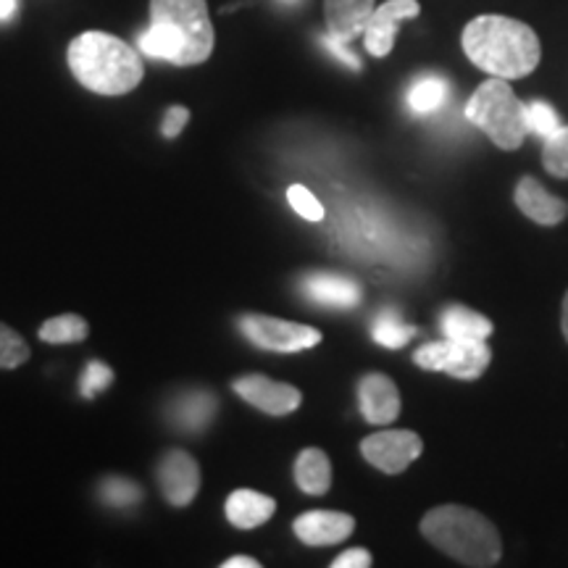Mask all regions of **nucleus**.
<instances>
[{"label":"nucleus","mask_w":568,"mask_h":568,"mask_svg":"<svg viewBox=\"0 0 568 568\" xmlns=\"http://www.w3.org/2000/svg\"><path fill=\"white\" fill-rule=\"evenodd\" d=\"M151 59L195 67L213 53V24L205 0H151V27L140 34Z\"/></svg>","instance_id":"1"},{"label":"nucleus","mask_w":568,"mask_h":568,"mask_svg":"<svg viewBox=\"0 0 568 568\" xmlns=\"http://www.w3.org/2000/svg\"><path fill=\"white\" fill-rule=\"evenodd\" d=\"M460 42L474 67L500 80L529 77L542 59L537 32L524 21L500 13H485L468 21Z\"/></svg>","instance_id":"2"},{"label":"nucleus","mask_w":568,"mask_h":568,"mask_svg":"<svg viewBox=\"0 0 568 568\" xmlns=\"http://www.w3.org/2000/svg\"><path fill=\"white\" fill-rule=\"evenodd\" d=\"M69 69L98 95H126L145 77L140 53L109 32H82L69 45Z\"/></svg>","instance_id":"3"},{"label":"nucleus","mask_w":568,"mask_h":568,"mask_svg":"<svg viewBox=\"0 0 568 568\" xmlns=\"http://www.w3.org/2000/svg\"><path fill=\"white\" fill-rule=\"evenodd\" d=\"M422 535L445 556L471 568L500 564L503 539L487 516L466 506H439L422 518Z\"/></svg>","instance_id":"4"},{"label":"nucleus","mask_w":568,"mask_h":568,"mask_svg":"<svg viewBox=\"0 0 568 568\" xmlns=\"http://www.w3.org/2000/svg\"><path fill=\"white\" fill-rule=\"evenodd\" d=\"M466 119L479 126L503 151H516L527 138V105L516 98L508 80L493 77L481 82L466 103Z\"/></svg>","instance_id":"5"},{"label":"nucleus","mask_w":568,"mask_h":568,"mask_svg":"<svg viewBox=\"0 0 568 568\" xmlns=\"http://www.w3.org/2000/svg\"><path fill=\"white\" fill-rule=\"evenodd\" d=\"M416 366L424 372H445L456 379H479L487 372L493 351L485 339H443L429 343L414 353Z\"/></svg>","instance_id":"6"},{"label":"nucleus","mask_w":568,"mask_h":568,"mask_svg":"<svg viewBox=\"0 0 568 568\" xmlns=\"http://www.w3.org/2000/svg\"><path fill=\"white\" fill-rule=\"evenodd\" d=\"M240 326H243V335L261 351L301 353L322 343V332L314 329V326L284 322V318L274 316L251 314L240 322Z\"/></svg>","instance_id":"7"},{"label":"nucleus","mask_w":568,"mask_h":568,"mask_svg":"<svg viewBox=\"0 0 568 568\" xmlns=\"http://www.w3.org/2000/svg\"><path fill=\"white\" fill-rule=\"evenodd\" d=\"M424 443L410 429H387L368 435L361 443V453L374 468L385 474H403L414 460L422 456Z\"/></svg>","instance_id":"8"},{"label":"nucleus","mask_w":568,"mask_h":568,"mask_svg":"<svg viewBox=\"0 0 568 568\" xmlns=\"http://www.w3.org/2000/svg\"><path fill=\"white\" fill-rule=\"evenodd\" d=\"M418 13H422L418 0H387V3L376 6L364 30L366 51L376 59H385V55L393 53L400 21L416 19Z\"/></svg>","instance_id":"9"},{"label":"nucleus","mask_w":568,"mask_h":568,"mask_svg":"<svg viewBox=\"0 0 568 568\" xmlns=\"http://www.w3.org/2000/svg\"><path fill=\"white\" fill-rule=\"evenodd\" d=\"M234 393L243 397L245 403H251L258 410H264L268 416H287L301 406L303 395L301 389L293 385H284V382H274L268 376L251 374L243 379L234 382Z\"/></svg>","instance_id":"10"},{"label":"nucleus","mask_w":568,"mask_h":568,"mask_svg":"<svg viewBox=\"0 0 568 568\" xmlns=\"http://www.w3.org/2000/svg\"><path fill=\"white\" fill-rule=\"evenodd\" d=\"M159 485L172 506H190L201 489V468L184 450H172L159 466Z\"/></svg>","instance_id":"11"},{"label":"nucleus","mask_w":568,"mask_h":568,"mask_svg":"<svg viewBox=\"0 0 568 568\" xmlns=\"http://www.w3.org/2000/svg\"><path fill=\"white\" fill-rule=\"evenodd\" d=\"M355 518L339 510H308L295 518L293 531L305 545L324 548V545H337L353 535Z\"/></svg>","instance_id":"12"},{"label":"nucleus","mask_w":568,"mask_h":568,"mask_svg":"<svg viewBox=\"0 0 568 568\" xmlns=\"http://www.w3.org/2000/svg\"><path fill=\"white\" fill-rule=\"evenodd\" d=\"M361 414L368 424L387 426L400 416V393L385 374H366L358 385Z\"/></svg>","instance_id":"13"},{"label":"nucleus","mask_w":568,"mask_h":568,"mask_svg":"<svg viewBox=\"0 0 568 568\" xmlns=\"http://www.w3.org/2000/svg\"><path fill=\"white\" fill-rule=\"evenodd\" d=\"M516 205L524 216H529L535 224L556 226L568 216L566 201L545 190L535 176H521L516 184Z\"/></svg>","instance_id":"14"},{"label":"nucleus","mask_w":568,"mask_h":568,"mask_svg":"<svg viewBox=\"0 0 568 568\" xmlns=\"http://www.w3.org/2000/svg\"><path fill=\"white\" fill-rule=\"evenodd\" d=\"M374 9V0H324L326 32L343 42H353L364 34Z\"/></svg>","instance_id":"15"},{"label":"nucleus","mask_w":568,"mask_h":568,"mask_svg":"<svg viewBox=\"0 0 568 568\" xmlns=\"http://www.w3.org/2000/svg\"><path fill=\"white\" fill-rule=\"evenodd\" d=\"M276 503L274 497L264 493H255V489H234L226 497V518L237 529H255L261 524H266L274 516Z\"/></svg>","instance_id":"16"},{"label":"nucleus","mask_w":568,"mask_h":568,"mask_svg":"<svg viewBox=\"0 0 568 568\" xmlns=\"http://www.w3.org/2000/svg\"><path fill=\"white\" fill-rule=\"evenodd\" d=\"M305 295L329 308H353L361 301V287L339 274H311L303 284Z\"/></svg>","instance_id":"17"},{"label":"nucleus","mask_w":568,"mask_h":568,"mask_svg":"<svg viewBox=\"0 0 568 568\" xmlns=\"http://www.w3.org/2000/svg\"><path fill=\"white\" fill-rule=\"evenodd\" d=\"M439 326L447 339H487L493 335V322L466 305H447L439 314Z\"/></svg>","instance_id":"18"},{"label":"nucleus","mask_w":568,"mask_h":568,"mask_svg":"<svg viewBox=\"0 0 568 568\" xmlns=\"http://www.w3.org/2000/svg\"><path fill=\"white\" fill-rule=\"evenodd\" d=\"M295 481L305 495H326L332 487V464L324 450L305 447L295 460Z\"/></svg>","instance_id":"19"},{"label":"nucleus","mask_w":568,"mask_h":568,"mask_svg":"<svg viewBox=\"0 0 568 568\" xmlns=\"http://www.w3.org/2000/svg\"><path fill=\"white\" fill-rule=\"evenodd\" d=\"M447 80L439 74H424L410 84L408 90V105L410 111L418 113V116H426V113H435L445 105L447 101Z\"/></svg>","instance_id":"20"},{"label":"nucleus","mask_w":568,"mask_h":568,"mask_svg":"<svg viewBox=\"0 0 568 568\" xmlns=\"http://www.w3.org/2000/svg\"><path fill=\"white\" fill-rule=\"evenodd\" d=\"M213 414H216V397L205 393V389L203 393L182 395L174 406V422L190 432L203 429L213 418Z\"/></svg>","instance_id":"21"},{"label":"nucleus","mask_w":568,"mask_h":568,"mask_svg":"<svg viewBox=\"0 0 568 568\" xmlns=\"http://www.w3.org/2000/svg\"><path fill=\"white\" fill-rule=\"evenodd\" d=\"M414 335H416V326L400 322V316H397L395 311L387 308L374 318V326H372L374 343H379L382 347H389V351L403 347L408 339H414Z\"/></svg>","instance_id":"22"},{"label":"nucleus","mask_w":568,"mask_h":568,"mask_svg":"<svg viewBox=\"0 0 568 568\" xmlns=\"http://www.w3.org/2000/svg\"><path fill=\"white\" fill-rule=\"evenodd\" d=\"M90 326L82 316L74 314H63L55 318H48L45 324L40 326V339L53 345H67V343H82L88 337Z\"/></svg>","instance_id":"23"},{"label":"nucleus","mask_w":568,"mask_h":568,"mask_svg":"<svg viewBox=\"0 0 568 568\" xmlns=\"http://www.w3.org/2000/svg\"><path fill=\"white\" fill-rule=\"evenodd\" d=\"M542 163L552 176L568 180V126H560L550 138H545Z\"/></svg>","instance_id":"24"},{"label":"nucleus","mask_w":568,"mask_h":568,"mask_svg":"<svg viewBox=\"0 0 568 568\" xmlns=\"http://www.w3.org/2000/svg\"><path fill=\"white\" fill-rule=\"evenodd\" d=\"M30 358V345L11 326L0 324V368H17Z\"/></svg>","instance_id":"25"},{"label":"nucleus","mask_w":568,"mask_h":568,"mask_svg":"<svg viewBox=\"0 0 568 568\" xmlns=\"http://www.w3.org/2000/svg\"><path fill=\"white\" fill-rule=\"evenodd\" d=\"M101 497L113 508H130L140 500L142 493L140 487L132 485L130 479L113 477V479H105L101 485Z\"/></svg>","instance_id":"26"},{"label":"nucleus","mask_w":568,"mask_h":568,"mask_svg":"<svg viewBox=\"0 0 568 568\" xmlns=\"http://www.w3.org/2000/svg\"><path fill=\"white\" fill-rule=\"evenodd\" d=\"M527 124H529V132L542 134V138H550L552 132L560 130L556 109L545 101L527 103Z\"/></svg>","instance_id":"27"},{"label":"nucleus","mask_w":568,"mask_h":568,"mask_svg":"<svg viewBox=\"0 0 568 568\" xmlns=\"http://www.w3.org/2000/svg\"><path fill=\"white\" fill-rule=\"evenodd\" d=\"M287 201L293 205V211L297 216H303L305 222H322L324 219V205L316 201V195L311 193L308 187H303V184H293V187L287 190Z\"/></svg>","instance_id":"28"},{"label":"nucleus","mask_w":568,"mask_h":568,"mask_svg":"<svg viewBox=\"0 0 568 568\" xmlns=\"http://www.w3.org/2000/svg\"><path fill=\"white\" fill-rule=\"evenodd\" d=\"M113 382V372L105 364H90L82 374V395L95 397Z\"/></svg>","instance_id":"29"},{"label":"nucleus","mask_w":568,"mask_h":568,"mask_svg":"<svg viewBox=\"0 0 568 568\" xmlns=\"http://www.w3.org/2000/svg\"><path fill=\"white\" fill-rule=\"evenodd\" d=\"M190 122V111L184 109V105H172V109L166 111V116H163V138L174 140L176 134H180L184 126Z\"/></svg>","instance_id":"30"},{"label":"nucleus","mask_w":568,"mask_h":568,"mask_svg":"<svg viewBox=\"0 0 568 568\" xmlns=\"http://www.w3.org/2000/svg\"><path fill=\"white\" fill-rule=\"evenodd\" d=\"M324 45H326V51H329L332 55H337L339 61L345 63V67H351V69H355L358 71L361 69V61H358V55H355L351 48V42H343V40H337V38H332V34H326V38L322 40Z\"/></svg>","instance_id":"31"},{"label":"nucleus","mask_w":568,"mask_h":568,"mask_svg":"<svg viewBox=\"0 0 568 568\" xmlns=\"http://www.w3.org/2000/svg\"><path fill=\"white\" fill-rule=\"evenodd\" d=\"M368 566H372V552L364 548L347 550L343 556L332 560V568H368Z\"/></svg>","instance_id":"32"},{"label":"nucleus","mask_w":568,"mask_h":568,"mask_svg":"<svg viewBox=\"0 0 568 568\" xmlns=\"http://www.w3.org/2000/svg\"><path fill=\"white\" fill-rule=\"evenodd\" d=\"M261 564L255 558H247V556H234L230 560H224V568H258Z\"/></svg>","instance_id":"33"},{"label":"nucleus","mask_w":568,"mask_h":568,"mask_svg":"<svg viewBox=\"0 0 568 568\" xmlns=\"http://www.w3.org/2000/svg\"><path fill=\"white\" fill-rule=\"evenodd\" d=\"M17 6H19V0H0V21L11 19L13 13H17Z\"/></svg>","instance_id":"34"},{"label":"nucleus","mask_w":568,"mask_h":568,"mask_svg":"<svg viewBox=\"0 0 568 568\" xmlns=\"http://www.w3.org/2000/svg\"><path fill=\"white\" fill-rule=\"evenodd\" d=\"M560 332H564V337L568 343V293L564 297V311H560Z\"/></svg>","instance_id":"35"},{"label":"nucleus","mask_w":568,"mask_h":568,"mask_svg":"<svg viewBox=\"0 0 568 568\" xmlns=\"http://www.w3.org/2000/svg\"><path fill=\"white\" fill-rule=\"evenodd\" d=\"M280 3H284V6H297V3H301V0H280Z\"/></svg>","instance_id":"36"}]
</instances>
